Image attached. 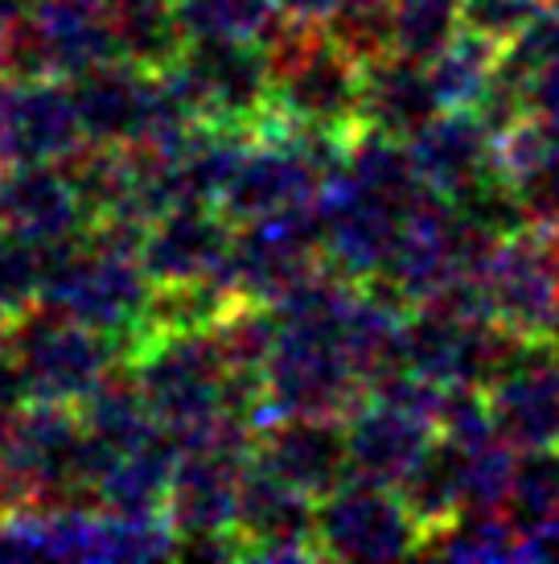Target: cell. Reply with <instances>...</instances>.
<instances>
[{
	"label": "cell",
	"mask_w": 559,
	"mask_h": 564,
	"mask_svg": "<svg viewBox=\"0 0 559 564\" xmlns=\"http://www.w3.org/2000/svg\"><path fill=\"white\" fill-rule=\"evenodd\" d=\"M50 256H54V248H42V243L21 239L13 231H0V322L13 326L17 317H25L42 305Z\"/></svg>",
	"instance_id": "22"
},
{
	"label": "cell",
	"mask_w": 559,
	"mask_h": 564,
	"mask_svg": "<svg viewBox=\"0 0 559 564\" xmlns=\"http://www.w3.org/2000/svg\"><path fill=\"white\" fill-rule=\"evenodd\" d=\"M497 63H502V42L461 25V30L452 33L449 42L428 58V70H432L440 104H445V108H478V99L485 95V87L494 83Z\"/></svg>",
	"instance_id": "18"
},
{
	"label": "cell",
	"mask_w": 559,
	"mask_h": 564,
	"mask_svg": "<svg viewBox=\"0 0 559 564\" xmlns=\"http://www.w3.org/2000/svg\"><path fill=\"white\" fill-rule=\"evenodd\" d=\"M264 46L272 63L267 116L329 137H354L362 128V58L326 25L293 17H284Z\"/></svg>",
	"instance_id": "1"
},
{
	"label": "cell",
	"mask_w": 559,
	"mask_h": 564,
	"mask_svg": "<svg viewBox=\"0 0 559 564\" xmlns=\"http://www.w3.org/2000/svg\"><path fill=\"white\" fill-rule=\"evenodd\" d=\"M366 379L358 376L342 334L280 326V343L264 362V395L284 416H342Z\"/></svg>",
	"instance_id": "7"
},
{
	"label": "cell",
	"mask_w": 559,
	"mask_h": 564,
	"mask_svg": "<svg viewBox=\"0 0 559 564\" xmlns=\"http://www.w3.org/2000/svg\"><path fill=\"white\" fill-rule=\"evenodd\" d=\"M255 462L321 499L350 478L342 416H280L255 437Z\"/></svg>",
	"instance_id": "15"
},
{
	"label": "cell",
	"mask_w": 559,
	"mask_h": 564,
	"mask_svg": "<svg viewBox=\"0 0 559 564\" xmlns=\"http://www.w3.org/2000/svg\"><path fill=\"white\" fill-rule=\"evenodd\" d=\"M506 516L514 519L518 535L527 540L544 523L559 519V445L518 449L506 490Z\"/></svg>",
	"instance_id": "21"
},
{
	"label": "cell",
	"mask_w": 559,
	"mask_h": 564,
	"mask_svg": "<svg viewBox=\"0 0 559 564\" xmlns=\"http://www.w3.org/2000/svg\"><path fill=\"white\" fill-rule=\"evenodd\" d=\"M350 474L383 486H399L436 437V421L383 392L358 395L342 412Z\"/></svg>",
	"instance_id": "10"
},
{
	"label": "cell",
	"mask_w": 559,
	"mask_h": 564,
	"mask_svg": "<svg viewBox=\"0 0 559 564\" xmlns=\"http://www.w3.org/2000/svg\"><path fill=\"white\" fill-rule=\"evenodd\" d=\"M0 70H4V58H0Z\"/></svg>",
	"instance_id": "29"
},
{
	"label": "cell",
	"mask_w": 559,
	"mask_h": 564,
	"mask_svg": "<svg viewBox=\"0 0 559 564\" xmlns=\"http://www.w3.org/2000/svg\"><path fill=\"white\" fill-rule=\"evenodd\" d=\"M0 355H9V322H0Z\"/></svg>",
	"instance_id": "27"
},
{
	"label": "cell",
	"mask_w": 559,
	"mask_h": 564,
	"mask_svg": "<svg viewBox=\"0 0 559 564\" xmlns=\"http://www.w3.org/2000/svg\"><path fill=\"white\" fill-rule=\"evenodd\" d=\"M30 9H33L30 0H0V37L9 30H17V25L30 17Z\"/></svg>",
	"instance_id": "25"
},
{
	"label": "cell",
	"mask_w": 559,
	"mask_h": 564,
	"mask_svg": "<svg viewBox=\"0 0 559 564\" xmlns=\"http://www.w3.org/2000/svg\"><path fill=\"white\" fill-rule=\"evenodd\" d=\"M99 4H103V9H111V4H120V0H99Z\"/></svg>",
	"instance_id": "28"
},
{
	"label": "cell",
	"mask_w": 559,
	"mask_h": 564,
	"mask_svg": "<svg viewBox=\"0 0 559 564\" xmlns=\"http://www.w3.org/2000/svg\"><path fill=\"white\" fill-rule=\"evenodd\" d=\"M189 42H267L284 25L280 0H169Z\"/></svg>",
	"instance_id": "20"
},
{
	"label": "cell",
	"mask_w": 559,
	"mask_h": 564,
	"mask_svg": "<svg viewBox=\"0 0 559 564\" xmlns=\"http://www.w3.org/2000/svg\"><path fill=\"white\" fill-rule=\"evenodd\" d=\"M128 371L136 376L140 392L153 408L156 424L173 441L189 429L206 424L218 412H231V376L234 362L210 329H149L132 355Z\"/></svg>",
	"instance_id": "2"
},
{
	"label": "cell",
	"mask_w": 559,
	"mask_h": 564,
	"mask_svg": "<svg viewBox=\"0 0 559 564\" xmlns=\"http://www.w3.org/2000/svg\"><path fill=\"white\" fill-rule=\"evenodd\" d=\"M445 108L436 95L428 58L387 50L362 63V128L407 141Z\"/></svg>",
	"instance_id": "16"
},
{
	"label": "cell",
	"mask_w": 559,
	"mask_h": 564,
	"mask_svg": "<svg viewBox=\"0 0 559 564\" xmlns=\"http://www.w3.org/2000/svg\"><path fill=\"white\" fill-rule=\"evenodd\" d=\"M313 540L317 556L329 561H395L424 552L428 528L407 507L399 486L350 474L346 482L317 499Z\"/></svg>",
	"instance_id": "5"
},
{
	"label": "cell",
	"mask_w": 559,
	"mask_h": 564,
	"mask_svg": "<svg viewBox=\"0 0 559 564\" xmlns=\"http://www.w3.org/2000/svg\"><path fill=\"white\" fill-rule=\"evenodd\" d=\"M239 223L218 203H182L144 231L140 260L156 284H231V248Z\"/></svg>",
	"instance_id": "8"
},
{
	"label": "cell",
	"mask_w": 559,
	"mask_h": 564,
	"mask_svg": "<svg viewBox=\"0 0 559 564\" xmlns=\"http://www.w3.org/2000/svg\"><path fill=\"white\" fill-rule=\"evenodd\" d=\"M182 95L198 124L215 128H260L272 99V63L264 42H189L186 54L161 70Z\"/></svg>",
	"instance_id": "4"
},
{
	"label": "cell",
	"mask_w": 559,
	"mask_h": 564,
	"mask_svg": "<svg viewBox=\"0 0 559 564\" xmlns=\"http://www.w3.org/2000/svg\"><path fill=\"white\" fill-rule=\"evenodd\" d=\"M108 13L120 58L128 63L144 66V70H169L186 54L189 37L169 0H120Z\"/></svg>",
	"instance_id": "17"
},
{
	"label": "cell",
	"mask_w": 559,
	"mask_h": 564,
	"mask_svg": "<svg viewBox=\"0 0 559 564\" xmlns=\"http://www.w3.org/2000/svg\"><path fill=\"white\" fill-rule=\"evenodd\" d=\"M547 343H551V350H556V359H559V314H556V322H551V329H547Z\"/></svg>",
	"instance_id": "26"
},
{
	"label": "cell",
	"mask_w": 559,
	"mask_h": 564,
	"mask_svg": "<svg viewBox=\"0 0 559 564\" xmlns=\"http://www.w3.org/2000/svg\"><path fill=\"white\" fill-rule=\"evenodd\" d=\"M313 523H317V499L309 490L251 462L239 486V516H234V540L243 561H317Z\"/></svg>",
	"instance_id": "9"
},
{
	"label": "cell",
	"mask_w": 559,
	"mask_h": 564,
	"mask_svg": "<svg viewBox=\"0 0 559 564\" xmlns=\"http://www.w3.org/2000/svg\"><path fill=\"white\" fill-rule=\"evenodd\" d=\"M412 165L440 198H457L497 173V132L478 108H440L407 137Z\"/></svg>",
	"instance_id": "13"
},
{
	"label": "cell",
	"mask_w": 559,
	"mask_h": 564,
	"mask_svg": "<svg viewBox=\"0 0 559 564\" xmlns=\"http://www.w3.org/2000/svg\"><path fill=\"white\" fill-rule=\"evenodd\" d=\"M461 30V0H391L395 50L432 58Z\"/></svg>",
	"instance_id": "23"
},
{
	"label": "cell",
	"mask_w": 559,
	"mask_h": 564,
	"mask_svg": "<svg viewBox=\"0 0 559 564\" xmlns=\"http://www.w3.org/2000/svg\"><path fill=\"white\" fill-rule=\"evenodd\" d=\"M91 210L66 165L17 161L0 165V231L33 239L42 248H63L91 231Z\"/></svg>",
	"instance_id": "12"
},
{
	"label": "cell",
	"mask_w": 559,
	"mask_h": 564,
	"mask_svg": "<svg viewBox=\"0 0 559 564\" xmlns=\"http://www.w3.org/2000/svg\"><path fill=\"white\" fill-rule=\"evenodd\" d=\"M424 552L449 561H514L523 556V535L506 516V507H469L449 523L428 532Z\"/></svg>",
	"instance_id": "19"
},
{
	"label": "cell",
	"mask_w": 559,
	"mask_h": 564,
	"mask_svg": "<svg viewBox=\"0 0 559 564\" xmlns=\"http://www.w3.org/2000/svg\"><path fill=\"white\" fill-rule=\"evenodd\" d=\"M547 0H461V25L485 33L494 42H511L539 17Z\"/></svg>",
	"instance_id": "24"
},
{
	"label": "cell",
	"mask_w": 559,
	"mask_h": 564,
	"mask_svg": "<svg viewBox=\"0 0 559 564\" xmlns=\"http://www.w3.org/2000/svg\"><path fill=\"white\" fill-rule=\"evenodd\" d=\"M9 362L30 400L78 404L124 367L128 346L116 334L37 305L9 326Z\"/></svg>",
	"instance_id": "3"
},
{
	"label": "cell",
	"mask_w": 559,
	"mask_h": 564,
	"mask_svg": "<svg viewBox=\"0 0 559 564\" xmlns=\"http://www.w3.org/2000/svg\"><path fill=\"white\" fill-rule=\"evenodd\" d=\"M490 416L514 449L559 445V359L547 338H523L506 371L485 388Z\"/></svg>",
	"instance_id": "11"
},
{
	"label": "cell",
	"mask_w": 559,
	"mask_h": 564,
	"mask_svg": "<svg viewBox=\"0 0 559 564\" xmlns=\"http://www.w3.org/2000/svg\"><path fill=\"white\" fill-rule=\"evenodd\" d=\"M326 260V227L317 203L288 206L264 219L239 223L231 248V284L239 297L272 305Z\"/></svg>",
	"instance_id": "6"
},
{
	"label": "cell",
	"mask_w": 559,
	"mask_h": 564,
	"mask_svg": "<svg viewBox=\"0 0 559 564\" xmlns=\"http://www.w3.org/2000/svg\"><path fill=\"white\" fill-rule=\"evenodd\" d=\"M75 95L66 79H13V95L0 124V165L17 161H66L87 149Z\"/></svg>",
	"instance_id": "14"
}]
</instances>
